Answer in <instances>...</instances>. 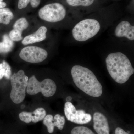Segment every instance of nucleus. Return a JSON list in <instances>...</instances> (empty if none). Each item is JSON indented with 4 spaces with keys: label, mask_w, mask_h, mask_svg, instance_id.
<instances>
[{
    "label": "nucleus",
    "mask_w": 134,
    "mask_h": 134,
    "mask_svg": "<svg viewBox=\"0 0 134 134\" xmlns=\"http://www.w3.org/2000/svg\"><path fill=\"white\" fill-rule=\"evenodd\" d=\"M105 63L109 74L117 83H125L134 74V69L129 59L121 52L108 54Z\"/></svg>",
    "instance_id": "obj_1"
},
{
    "label": "nucleus",
    "mask_w": 134,
    "mask_h": 134,
    "mask_svg": "<svg viewBox=\"0 0 134 134\" xmlns=\"http://www.w3.org/2000/svg\"><path fill=\"white\" fill-rule=\"evenodd\" d=\"M71 75L77 87L86 94L94 97L101 96L102 85L88 68L81 65H75L71 69Z\"/></svg>",
    "instance_id": "obj_2"
},
{
    "label": "nucleus",
    "mask_w": 134,
    "mask_h": 134,
    "mask_svg": "<svg viewBox=\"0 0 134 134\" xmlns=\"http://www.w3.org/2000/svg\"><path fill=\"white\" fill-rule=\"evenodd\" d=\"M101 28L100 23L97 19L86 18L75 25L72 30V36L76 41L84 42L96 36Z\"/></svg>",
    "instance_id": "obj_3"
},
{
    "label": "nucleus",
    "mask_w": 134,
    "mask_h": 134,
    "mask_svg": "<svg viewBox=\"0 0 134 134\" xmlns=\"http://www.w3.org/2000/svg\"><path fill=\"white\" fill-rule=\"evenodd\" d=\"M12 90L10 93L11 100L15 104L21 103L25 98L29 77L24 71L20 70L10 77Z\"/></svg>",
    "instance_id": "obj_4"
},
{
    "label": "nucleus",
    "mask_w": 134,
    "mask_h": 134,
    "mask_svg": "<svg viewBox=\"0 0 134 134\" xmlns=\"http://www.w3.org/2000/svg\"><path fill=\"white\" fill-rule=\"evenodd\" d=\"M56 88V84L52 79L47 78L39 82L33 75L29 79L26 91L31 96L41 92L44 97H49L54 95Z\"/></svg>",
    "instance_id": "obj_5"
},
{
    "label": "nucleus",
    "mask_w": 134,
    "mask_h": 134,
    "mask_svg": "<svg viewBox=\"0 0 134 134\" xmlns=\"http://www.w3.org/2000/svg\"><path fill=\"white\" fill-rule=\"evenodd\" d=\"M66 15V8L59 3H53L45 5L38 12L39 16L41 19L51 23L61 21L65 19Z\"/></svg>",
    "instance_id": "obj_6"
},
{
    "label": "nucleus",
    "mask_w": 134,
    "mask_h": 134,
    "mask_svg": "<svg viewBox=\"0 0 134 134\" xmlns=\"http://www.w3.org/2000/svg\"><path fill=\"white\" fill-rule=\"evenodd\" d=\"M22 59L31 63H38L42 62L48 56L46 50L38 47L29 46L22 49L19 53Z\"/></svg>",
    "instance_id": "obj_7"
},
{
    "label": "nucleus",
    "mask_w": 134,
    "mask_h": 134,
    "mask_svg": "<svg viewBox=\"0 0 134 134\" xmlns=\"http://www.w3.org/2000/svg\"><path fill=\"white\" fill-rule=\"evenodd\" d=\"M64 112L68 120L76 124H87L92 120V116L83 110H77L71 102H67L65 104Z\"/></svg>",
    "instance_id": "obj_8"
},
{
    "label": "nucleus",
    "mask_w": 134,
    "mask_h": 134,
    "mask_svg": "<svg viewBox=\"0 0 134 134\" xmlns=\"http://www.w3.org/2000/svg\"><path fill=\"white\" fill-rule=\"evenodd\" d=\"M114 35L118 38H125L129 41L134 40V26L127 21H121L115 27Z\"/></svg>",
    "instance_id": "obj_9"
},
{
    "label": "nucleus",
    "mask_w": 134,
    "mask_h": 134,
    "mask_svg": "<svg viewBox=\"0 0 134 134\" xmlns=\"http://www.w3.org/2000/svg\"><path fill=\"white\" fill-rule=\"evenodd\" d=\"M93 127L98 134H110L107 118L101 113L97 112L93 115Z\"/></svg>",
    "instance_id": "obj_10"
},
{
    "label": "nucleus",
    "mask_w": 134,
    "mask_h": 134,
    "mask_svg": "<svg viewBox=\"0 0 134 134\" xmlns=\"http://www.w3.org/2000/svg\"><path fill=\"white\" fill-rule=\"evenodd\" d=\"M46 115V110L43 108H38L33 112H22L19 113V119L23 122L29 123L32 122L34 123L42 120Z\"/></svg>",
    "instance_id": "obj_11"
},
{
    "label": "nucleus",
    "mask_w": 134,
    "mask_h": 134,
    "mask_svg": "<svg viewBox=\"0 0 134 134\" xmlns=\"http://www.w3.org/2000/svg\"><path fill=\"white\" fill-rule=\"evenodd\" d=\"M47 29L45 26H41L34 33L26 36L22 41L24 45H28L41 42L46 38Z\"/></svg>",
    "instance_id": "obj_12"
},
{
    "label": "nucleus",
    "mask_w": 134,
    "mask_h": 134,
    "mask_svg": "<svg viewBox=\"0 0 134 134\" xmlns=\"http://www.w3.org/2000/svg\"><path fill=\"white\" fill-rule=\"evenodd\" d=\"M14 43L8 34H5L3 37L2 42H0V53L9 52L13 49Z\"/></svg>",
    "instance_id": "obj_13"
},
{
    "label": "nucleus",
    "mask_w": 134,
    "mask_h": 134,
    "mask_svg": "<svg viewBox=\"0 0 134 134\" xmlns=\"http://www.w3.org/2000/svg\"><path fill=\"white\" fill-rule=\"evenodd\" d=\"M67 4L72 7L88 8L94 4L95 0H66Z\"/></svg>",
    "instance_id": "obj_14"
},
{
    "label": "nucleus",
    "mask_w": 134,
    "mask_h": 134,
    "mask_svg": "<svg viewBox=\"0 0 134 134\" xmlns=\"http://www.w3.org/2000/svg\"><path fill=\"white\" fill-rule=\"evenodd\" d=\"M13 18V13L9 9L5 8L0 9V23L9 24Z\"/></svg>",
    "instance_id": "obj_15"
},
{
    "label": "nucleus",
    "mask_w": 134,
    "mask_h": 134,
    "mask_svg": "<svg viewBox=\"0 0 134 134\" xmlns=\"http://www.w3.org/2000/svg\"><path fill=\"white\" fill-rule=\"evenodd\" d=\"M4 76L7 79H10L11 76V68L9 64L5 61L0 63V80Z\"/></svg>",
    "instance_id": "obj_16"
},
{
    "label": "nucleus",
    "mask_w": 134,
    "mask_h": 134,
    "mask_svg": "<svg viewBox=\"0 0 134 134\" xmlns=\"http://www.w3.org/2000/svg\"><path fill=\"white\" fill-rule=\"evenodd\" d=\"M29 25L27 19L25 18H21L18 19L15 23L13 26V29L23 32V31L28 28Z\"/></svg>",
    "instance_id": "obj_17"
},
{
    "label": "nucleus",
    "mask_w": 134,
    "mask_h": 134,
    "mask_svg": "<svg viewBox=\"0 0 134 134\" xmlns=\"http://www.w3.org/2000/svg\"><path fill=\"white\" fill-rule=\"evenodd\" d=\"M53 119V117L51 114L46 115L43 119V124L47 127L48 132L50 133H52L54 130L55 127L54 125Z\"/></svg>",
    "instance_id": "obj_18"
},
{
    "label": "nucleus",
    "mask_w": 134,
    "mask_h": 134,
    "mask_svg": "<svg viewBox=\"0 0 134 134\" xmlns=\"http://www.w3.org/2000/svg\"><path fill=\"white\" fill-rule=\"evenodd\" d=\"M65 123V119L64 116L57 114L54 117L53 123L54 127H57L59 129L62 130L63 129Z\"/></svg>",
    "instance_id": "obj_19"
},
{
    "label": "nucleus",
    "mask_w": 134,
    "mask_h": 134,
    "mask_svg": "<svg viewBox=\"0 0 134 134\" xmlns=\"http://www.w3.org/2000/svg\"><path fill=\"white\" fill-rule=\"evenodd\" d=\"M70 134H95L92 131L86 127L77 126L72 129Z\"/></svg>",
    "instance_id": "obj_20"
},
{
    "label": "nucleus",
    "mask_w": 134,
    "mask_h": 134,
    "mask_svg": "<svg viewBox=\"0 0 134 134\" xmlns=\"http://www.w3.org/2000/svg\"><path fill=\"white\" fill-rule=\"evenodd\" d=\"M22 32L13 29L9 34V37L10 39L13 41H21L23 39Z\"/></svg>",
    "instance_id": "obj_21"
},
{
    "label": "nucleus",
    "mask_w": 134,
    "mask_h": 134,
    "mask_svg": "<svg viewBox=\"0 0 134 134\" xmlns=\"http://www.w3.org/2000/svg\"><path fill=\"white\" fill-rule=\"evenodd\" d=\"M31 0H19L18 3V8L19 9L25 8L28 6Z\"/></svg>",
    "instance_id": "obj_22"
},
{
    "label": "nucleus",
    "mask_w": 134,
    "mask_h": 134,
    "mask_svg": "<svg viewBox=\"0 0 134 134\" xmlns=\"http://www.w3.org/2000/svg\"><path fill=\"white\" fill-rule=\"evenodd\" d=\"M30 3L32 8H37L40 4V0H31Z\"/></svg>",
    "instance_id": "obj_23"
},
{
    "label": "nucleus",
    "mask_w": 134,
    "mask_h": 134,
    "mask_svg": "<svg viewBox=\"0 0 134 134\" xmlns=\"http://www.w3.org/2000/svg\"><path fill=\"white\" fill-rule=\"evenodd\" d=\"M115 134H131L125 132V130L121 128L117 127L115 129Z\"/></svg>",
    "instance_id": "obj_24"
},
{
    "label": "nucleus",
    "mask_w": 134,
    "mask_h": 134,
    "mask_svg": "<svg viewBox=\"0 0 134 134\" xmlns=\"http://www.w3.org/2000/svg\"><path fill=\"white\" fill-rule=\"evenodd\" d=\"M7 6L6 3L3 2V0H0V9L4 8Z\"/></svg>",
    "instance_id": "obj_25"
},
{
    "label": "nucleus",
    "mask_w": 134,
    "mask_h": 134,
    "mask_svg": "<svg viewBox=\"0 0 134 134\" xmlns=\"http://www.w3.org/2000/svg\"><path fill=\"white\" fill-rule=\"evenodd\" d=\"M72 97H70V96H68V97H67L66 99L67 102H70L72 100Z\"/></svg>",
    "instance_id": "obj_26"
}]
</instances>
